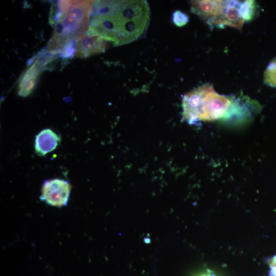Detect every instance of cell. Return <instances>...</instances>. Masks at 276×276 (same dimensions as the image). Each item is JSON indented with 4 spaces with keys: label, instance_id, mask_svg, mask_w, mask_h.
<instances>
[{
    "label": "cell",
    "instance_id": "obj_11",
    "mask_svg": "<svg viewBox=\"0 0 276 276\" xmlns=\"http://www.w3.org/2000/svg\"><path fill=\"white\" fill-rule=\"evenodd\" d=\"M172 21L177 27H181L188 22L189 17L180 10H176L173 13Z\"/></svg>",
    "mask_w": 276,
    "mask_h": 276
},
{
    "label": "cell",
    "instance_id": "obj_6",
    "mask_svg": "<svg viewBox=\"0 0 276 276\" xmlns=\"http://www.w3.org/2000/svg\"><path fill=\"white\" fill-rule=\"evenodd\" d=\"M110 43L98 36H87L79 40L76 44V57L86 58L100 54L109 47Z\"/></svg>",
    "mask_w": 276,
    "mask_h": 276
},
{
    "label": "cell",
    "instance_id": "obj_7",
    "mask_svg": "<svg viewBox=\"0 0 276 276\" xmlns=\"http://www.w3.org/2000/svg\"><path fill=\"white\" fill-rule=\"evenodd\" d=\"M240 1H226L224 9L218 27L225 26L241 30L244 20L240 10Z\"/></svg>",
    "mask_w": 276,
    "mask_h": 276
},
{
    "label": "cell",
    "instance_id": "obj_4",
    "mask_svg": "<svg viewBox=\"0 0 276 276\" xmlns=\"http://www.w3.org/2000/svg\"><path fill=\"white\" fill-rule=\"evenodd\" d=\"M226 1L200 0L191 1L192 13L205 20L210 26L218 27Z\"/></svg>",
    "mask_w": 276,
    "mask_h": 276
},
{
    "label": "cell",
    "instance_id": "obj_1",
    "mask_svg": "<svg viewBox=\"0 0 276 276\" xmlns=\"http://www.w3.org/2000/svg\"><path fill=\"white\" fill-rule=\"evenodd\" d=\"M150 17L145 0L97 1L93 6L87 36H98L119 46L142 37Z\"/></svg>",
    "mask_w": 276,
    "mask_h": 276
},
{
    "label": "cell",
    "instance_id": "obj_12",
    "mask_svg": "<svg viewBox=\"0 0 276 276\" xmlns=\"http://www.w3.org/2000/svg\"><path fill=\"white\" fill-rule=\"evenodd\" d=\"M199 276H213V275L211 273L207 272L200 275Z\"/></svg>",
    "mask_w": 276,
    "mask_h": 276
},
{
    "label": "cell",
    "instance_id": "obj_10",
    "mask_svg": "<svg viewBox=\"0 0 276 276\" xmlns=\"http://www.w3.org/2000/svg\"><path fill=\"white\" fill-rule=\"evenodd\" d=\"M240 10L243 19L246 21L251 19L255 11V4L253 1L241 2Z\"/></svg>",
    "mask_w": 276,
    "mask_h": 276
},
{
    "label": "cell",
    "instance_id": "obj_5",
    "mask_svg": "<svg viewBox=\"0 0 276 276\" xmlns=\"http://www.w3.org/2000/svg\"><path fill=\"white\" fill-rule=\"evenodd\" d=\"M53 54H44L38 57L27 70L19 81L18 94L22 97L29 96L35 88L40 72L52 59Z\"/></svg>",
    "mask_w": 276,
    "mask_h": 276
},
{
    "label": "cell",
    "instance_id": "obj_2",
    "mask_svg": "<svg viewBox=\"0 0 276 276\" xmlns=\"http://www.w3.org/2000/svg\"><path fill=\"white\" fill-rule=\"evenodd\" d=\"M234 100L218 94L211 84H205L187 93L182 99V114L190 123L211 121L231 113Z\"/></svg>",
    "mask_w": 276,
    "mask_h": 276
},
{
    "label": "cell",
    "instance_id": "obj_9",
    "mask_svg": "<svg viewBox=\"0 0 276 276\" xmlns=\"http://www.w3.org/2000/svg\"><path fill=\"white\" fill-rule=\"evenodd\" d=\"M264 80L266 84L276 87V58L271 60L267 66Z\"/></svg>",
    "mask_w": 276,
    "mask_h": 276
},
{
    "label": "cell",
    "instance_id": "obj_3",
    "mask_svg": "<svg viewBox=\"0 0 276 276\" xmlns=\"http://www.w3.org/2000/svg\"><path fill=\"white\" fill-rule=\"evenodd\" d=\"M71 189V184L65 180H46L42 186L40 199L52 206L62 207L67 204Z\"/></svg>",
    "mask_w": 276,
    "mask_h": 276
},
{
    "label": "cell",
    "instance_id": "obj_8",
    "mask_svg": "<svg viewBox=\"0 0 276 276\" xmlns=\"http://www.w3.org/2000/svg\"><path fill=\"white\" fill-rule=\"evenodd\" d=\"M61 141L60 136L51 129H44L36 136L35 151L39 156H43L55 150Z\"/></svg>",
    "mask_w": 276,
    "mask_h": 276
}]
</instances>
